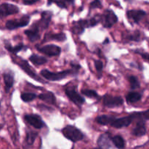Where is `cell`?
Returning a JSON list of instances; mask_svg holds the SVG:
<instances>
[{
  "mask_svg": "<svg viewBox=\"0 0 149 149\" xmlns=\"http://www.w3.org/2000/svg\"><path fill=\"white\" fill-rule=\"evenodd\" d=\"M143 36H143L142 33L141 31H135L132 32V33L127 34L126 36H125V39L127 40L132 41V42H140V41L143 40Z\"/></svg>",
  "mask_w": 149,
  "mask_h": 149,
  "instance_id": "obj_22",
  "label": "cell"
},
{
  "mask_svg": "<svg viewBox=\"0 0 149 149\" xmlns=\"http://www.w3.org/2000/svg\"><path fill=\"white\" fill-rule=\"evenodd\" d=\"M116 117L113 116H110V115H101V116H97L95 119L96 122L99 125H111Z\"/></svg>",
  "mask_w": 149,
  "mask_h": 149,
  "instance_id": "obj_20",
  "label": "cell"
},
{
  "mask_svg": "<svg viewBox=\"0 0 149 149\" xmlns=\"http://www.w3.org/2000/svg\"><path fill=\"white\" fill-rule=\"evenodd\" d=\"M53 1L61 8H67L69 4L74 3V0H53Z\"/></svg>",
  "mask_w": 149,
  "mask_h": 149,
  "instance_id": "obj_29",
  "label": "cell"
},
{
  "mask_svg": "<svg viewBox=\"0 0 149 149\" xmlns=\"http://www.w3.org/2000/svg\"><path fill=\"white\" fill-rule=\"evenodd\" d=\"M39 97V100H42V101L45 102L47 103H49V104L55 105L56 103V98H55V96L52 92H46V93H42L41 94H39L37 96Z\"/></svg>",
  "mask_w": 149,
  "mask_h": 149,
  "instance_id": "obj_19",
  "label": "cell"
},
{
  "mask_svg": "<svg viewBox=\"0 0 149 149\" xmlns=\"http://www.w3.org/2000/svg\"><path fill=\"white\" fill-rule=\"evenodd\" d=\"M26 122L31 126H33L36 129H42L46 126L40 116L37 114H26L24 116Z\"/></svg>",
  "mask_w": 149,
  "mask_h": 149,
  "instance_id": "obj_8",
  "label": "cell"
},
{
  "mask_svg": "<svg viewBox=\"0 0 149 149\" xmlns=\"http://www.w3.org/2000/svg\"><path fill=\"white\" fill-rule=\"evenodd\" d=\"M112 143L117 148H124L125 147V141L121 135H115L111 137Z\"/></svg>",
  "mask_w": 149,
  "mask_h": 149,
  "instance_id": "obj_24",
  "label": "cell"
},
{
  "mask_svg": "<svg viewBox=\"0 0 149 149\" xmlns=\"http://www.w3.org/2000/svg\"><path fill=\"white\" fill-rule=\"evenodd\" d=\"M146 15V13L141 10H131L127 12V16L134 23H139Z\"/></svg>",
  "mask_w": 149,
  "mask_h": 149,
  "instance_id": "obj_12",
  "label": "cell"
},
{
  "mask_svg": "<svg viewBox=\"0 0 149 149\" xmlns=\"http://www.w3.org/2000/svg\"><path fill=\"white\" fill-rule=\"evenodd\" d=\"M111 137V134L109 132L101 134L97 139V146L100 148H112Z\"/></svg>",
  "mask_w": 149,
  "mask_h": 149,
  "instance_id": "obj_11",
  "label": "cell"
},
{
  "mask_svg": "<svg viewBox=\"0 0 149 149\" xmlns=\"http://www.w3.org/2000/svg\"><path fill=\"white\" fill-rule=\"evenodd\" d=\"M101 1L100 0H93L90 3V9H95V8H102Z\"/></svg>",
  "mask_w": 149,
  "mask_h": 149,
  "instance_id": "obj_33",
  "label": "cell"
},
{
  "mask_svg": "<svg viewBox=\"0 0 149 149\" xmlns=\"http://www.w3.org/2000/svg\"><path fill=\"white\" fill-rule=\"evenodd\" d=\"M107 42H109V40L108 39H106V41H105V42H103V44H106V43H107Z\"/></svg>",
  "mask_w": 149,
  "mask_h": 149,
  "instance_id": "obj_37",
  "label": "cell"
},
{
  "mask_svg": "<svg viewBox=\"0 0 149 149\" xmlns=\"http://www.w3.org/2000/svg\"><path fill=\"white\" fill-rule=\"evenodd\" d=\"M40 0H23V2L24 4H27V5H31V4H33L35 3L38 2Z\"/></svg>",
  "mask_w": 149,
  "mask_h": 149,
  "instance_id": "obj_34",
  "label": "cell"
},
{
  "mask_svg": "<svg viewBox=\"0 0 149 149\" xmlns=\"http://www.w3.org/2000/svg\"><path fill=\"white\" fill-rule=\"evenodd\" d=\"M29 60H30L34 65H43V64L46 63L47 62V59L46 58H45L44 56L35 55V54H33V55H31V56L29 57Z\"/></svg>",
  "mask_w": 149,
  "mask_h": 149,
  "instance_id": "obj_23",
  "label": "cell"
},
{
  "mask_svg": "<svg viewBox=\"0 0 149 149\" xmlns=\"http://www.w3.org/2000/svg\"><path fill=\"white\" fill-rule=\"evenodd\" d=\"M37 136H38V133L37 132H34V131H28V132H26V144L29 146L33 145V144L34 143Z\"/></svg>",
  "mask_w": 149,
  "mask_h": 149,
  "instance_id": "obj_25",
  "label": "cell"
},
{
  "mask_svg": "<svg viewBox=\"0 0 149 149\" xmlns=\"http://www.w3.org/2000/svg\"><path fill=\"white\" fill-rule=\"evenodd\" d=\"M101 20L103 27L106 29H109V28H111L115 23H117L118 17L113 10L107 9L103 13Z\"/></svg>",
  "mask_w": 149,
  "mask_h": 149,
  "instance_id": "obj_4",
  "label": "cell"
},
{
  "mask_svg": "<svg viewBox=\"0 0 149 149\" xmlns=\"http://www.w3.org/2000/svg\"><path fill=\"white\" fill-rule=\"evenodd\" d=\"M5 48L9 51V52H12L13 54H17L19 52L23 50V49L26 48V47H24V45L23 44H20L18 45H16V46L13 47L10 45H5Z\"/></svg>",
  "mask_w": 149,
  "mask_h": 149,
  "instance_id": "obj_26",
  "label": "cell"
},
{
  "mask_svg": "<svg viewBox=\"0 0 149 149\" xmlns=\"http://www.w3.org/2000/svg\"><path fill=\"white\" fill-rule=\"evenodd\" d=\"M85 28H88L87 20H79L73 23L72 31L76 34H81L84 32Z\"/></svg>",
  "mask_w": 149,
  "mask_h": 149,
  "instance_id": "obj_17",
  "label": "cell"
},
{
  "mask_svg": "<svg viewBox=\"0 0 149 149\" xmlns=\"http://www.w3.org/2000/svg\"><path fill=\"white\" fill-rule=\"evenodd\" d=\"M94 63H95V66L96 70H97L98 74H100V75H101L102 71H103V62H102L101 61H99V60H95Z\"/></svg>",
  "mask_w": 149,
  "mask_h": 149,
  "instance_id": "obj_32",
  "label": "cell"
},
{
  "mask_svg": "<svg viewBox=\"0 0 149 149\" xmlns=\"http://www.w3.org/2000/svg\"><path fill=\"white\" fill-rule=\"evenodd\" d=\"M142 98V94L138 92H130L126 95L127 102L130 104L140 101Z\"/></svg>",
  "mask_w": 149,
  "mask_h": 149,
  "instance_id": "obj_21",
  "label": "cell"
},
{
  "mask_svg": "<svg viewBox=\"0 0 149 149\" xmlns=\"http://www.w3.org/2000/svg\"><path fill=\"white\" fill-rule=\"evenodd\" d=\"M101 20V17L100 15H95V17H92L90 20H87V24H88V28L93 27V26H96L97 24H98L99 22Z\"/></svg>",
  "mask_w": 149,
  "mask_h": 149,
  "instance_id": "obj_31",
  "label": "cell"
},
{
  "mask_svg": "<svg viewBox=\"0 0 149 149\" xmlns=\"http://www.w3.org/2000/svg\"><path fill=\"white\" fill-rule=\"evenodd\" d=\"M30 18V16L28 15H25L20 18L7 20L5 24L6 29L8 30H14V29H18V28L24 27L29 24Z\"/></svg>",
  "mask_w": 149,
  "mask_h": 149,
  "instance_id": "obj_3",
  "label": "cell"
},
{
  "mask_svg": "<svg viewBox=\"0 0 149 149\" xmlns=\"http://www.w3.org/2000/svg\"><path fill=\"white\" fill-rule=\"evenodd\" d=\"M41 15H42L41 16V19L36 23H37L39 27L41 28L42 30L47 29L49 26V23H50L52 13L50 11H44L42 12Z\"/></svg>",
  "mask_w": 149,
  "mask_h": 149,
  "instance_id": "obj_14",
  "label": "cell"
},
{
  "mask_svg": "<svg viewBox=\"0 0 149 149\" xmlns=\"http://www.w3.org/2000/svg\"><path fill=\"white\" fill-rule=\"evenodd\" d=\"M36 48L39 52L49 57L58 56L61 52V48L55 45H47L43 47L36 46Z\"/></svg>",
  "mask_w": 149,
  "mask_h": 149,
  "instance_id": "obj_7",
  "label": "cell"
},
{
  "mask_svg": "<svg viewBox=\"0 0 149 149\" xmlns=\"http://www.w3.org/2000/svg\"><path fill=\"white\" fill-rule=\"evenodd\" d=\"M3 79H4V89H5L6 93H8L10 89L13 87V84L15 83L14 79V74L12 71H8L3 74Z\"/></svg>",
  "mask_w": 149,
  "mask_h": 149,
  "instance_id": "obj_16",
  "label": "cell"
},
{
  "mask_svg": "<svg viewBox=\"0 0 149 149\" xmlns=\"http://www.w3.org/2000/svg\"><path fill=\"white\" fill-rule=\"evenodd\" d=\"M62 133L65 138L74 143L84 139V135L80 130L72 125H67L62 130Z\"/></svg>",
  "mask_w": 149,
  "mask_h": 149,
  "instance_id": "obj_2",
  "label": "cell"
},
{
  "mask_svg": "<svg viewBox=\"0 0 149 149\" xmlns=\"http://www.w3.org/2000/svg\"><path fill=\"white\" fill-rule=\"evenodd\" d=\"M65 93L67 97L76 105L79 106H81V105L84 104L85 100L83 97H81L79 93H77V91L74 89L72 88H67L65 90Z\"/></svg>",
  "mask_w": 149,
  "mask_h": 149,
  "instance_id": "obj_10",
  "label": "cell"
},
{
  "mask_svg": "<svg viewBox=\"0 0 149 149\" xmlns=\"http://www.w3.org/2000/svg\"><path fill=\"white\" fill-rule=\"evenodd\" d=\"M81 94L87 96V97H90V98H99V95L97 94V92L95 90H81Z\"/></svg>",
  "mask_w": 149,
  "mask_h": 149,
  "instance_id": "obj_30",
  "label": "cell"
},
{
  "mask_svg": "<svg viewBox=\"0 0 149 149\" xmlns=\"http://www.w3.org/2000/svg\"><path fill=\"white\" fill-rule=\"evenodd\" d=\"M52 2H53V0H48V5L51 4Z\"/></svg>",
  "mask_w": 149,
  "mask_h": 149,
  "instance_id": "obj_36",
  "label": "cell"
},
{
  "mask_svg": "<svg viewBox=\"0 0 149 149\" xmlns=\"http://www.w3.org/2000/svg\"><path fill=\"white\" fill-rule=\"evenodd\" d=\"M135 52H137V53L140 54V55H141V56H142L143 58L144 59H145L146 61H148V52H143H143H138V51H135Z\"/></svg>",
  "mask_w": 149,
  "mask_h": 149,
  "instance_id": "obj_35",
  "label": "cell"
},
{
  "mask_svg": "<svg viewBox=\"0 0 149 149\" xmlns=\"http://www.w3.org/2000/svg\"><path fill=\"white\" fill-rule=\"evenodd\" d=\"M124 100L120 96H113L106 94L103 96V104L108 108H116L122 106Z\"/></svg>",
  "mask_w": 149,
  "mask_h": 149,
  "instance_id": "obj_5",
  "label": "cell"
},
{
  "mask_svg": "<svg viewBox=\"0 0 149 149\" xmlns=\"http://www.w3.org/2000/svg\"><path fill=\"white\" fill-rule=\"evenodd\" d=\"M145 121H137L134 129L132 130V135L136 137H142L146 135V127Z\"/></svg>",
  "mask_w": 149,
  "mask_h": 149,
  "instance_id": "obj_15",
  "label": "cell"
},
{
  "mask_svg": "<svg viewBox=\"0 0 149 149\" xmlns=\"http://www.w3.org/2000/svg\"><path fill=\"white\" fill-rule=\"evenodd\" d=\"M19 8L16 5L10 3H2L0 4V18L7 17L10 15L17 14Z\"/></svg>",
  "mask_w": 149,
  "mask_h": 149,
  "instance_id": "obj_9",
  "label": "cell"
},
{
  "mask_svg": "<svg viewBox=\"0 0 149 149\" xmlns=\"http://www.w3.org/2000/svg\"><path fill=\"white\" fill-rule=\"evenodd\" d=\"M20 97L23 101L29 103L37 97V95L34 93H23L20 95Z\"/></svg>",
  "mask_w": 149,
  "mask_h": 149,
  "instance_id": "obj_27",
  "label": "cell"
},
{
  "mask_svg": "<svg viewBox=\"0 0 149 149\" xmlns=\"http://www.w3.org/2000/svg\"><path fill=\"white\" fill-rule=\"evenodd\" d=\"M66 40V35L63 32L58 33H47L45 34L44 38V42L48 41H58V42H64Z\"/></svg>",
  "mask_w": 149,
  "mask_h": 149,
  "instance_id": "obj_18",
  "label": "cell"
},
{
  "mask_svg": "<svg viewBox=\"0 0 149 149\" xmlns=\"http://www.w3.org/2000/svg\"><path fill=\"white\" fill-rule=\"evenodd\" d=\"M24 33L31 42H34L40 39L39 27L36 22L31 26L30 29L25 31Z\"/></svg>",
  "mask_w": 149,
  "mask_h": 149,
  "instance_id": "obj_13",
  "label": "cell"
},
{
  "mask_svg": "<svg viewBox=\"0 0 149 149\" xmlns=\"http://www.w3.org/2000/svg\"><path fill=\"white\" fill-rule=\"evenodd\" d=\"M78 71L72 68L71 70H65V71H60V72H52L47 69L42 70L40 72L41 75L45 78L46 79L49 80V81H58L63 79L66 78L68 76L73 75L74 74H77Z\"/></svg>",
  "mask_w": 149,
  "mask_h": 149,
  "instance_id": "obj_1",
  "label": "cell"
},
{
  "mask_svg": "<svg viewBox=\"0 0 149 149\" xmlns=\"http://www.w3.org/2000/svg\"><path fill=\"white\" fill-rule=\"evenodd\" d=\"M15 61V63H17V65H18L19 66H20V68H21L22 69H23V71H24L25 72H26V74L29 76V77H31V78L34 79L35 80L39 81V82L45 83V81H42V80L41 79L40 77H39V76L36 74V73L35 72L33 69H32L31 67V65H29V63H28L27 61H25V60H23V59H22V58L21 59L20 58V59H19V61L15 60V61Z\"/></svg>",
  "mask_w": 149,
  "mask_h": 149,
  "instance_id": "obj_6",
  "label": "cell"
},
{
  "mask_svg": "<svg viewBox=\"0 0 149 149\" xmlns=\"http://www.w3.org/2000/svg\"><path fill=\"white\" fill-rule=\"evenodd\" d=\"M128 80H129L130 87L132 90H136V89L139 88L141 87V84H140L138 77H135V76H130V77H128Z\"/></svg>",
  "mask_w": 149,
  "mask_h": 149,
  "instance_id": "obj_28",
  "label": "cell"
}]
</instances>
